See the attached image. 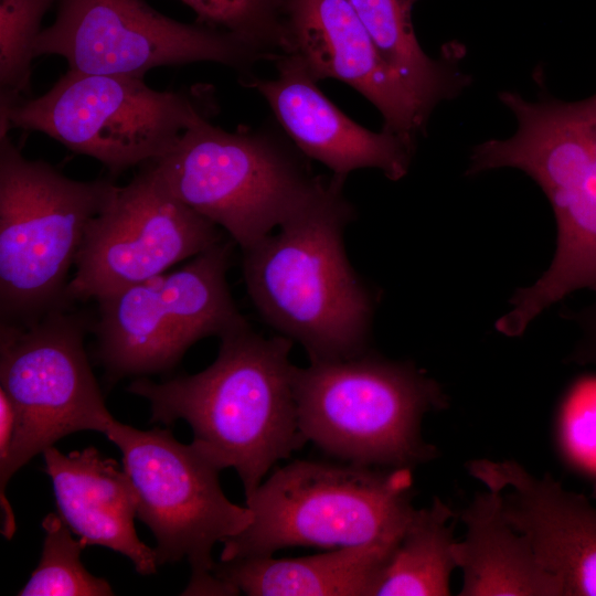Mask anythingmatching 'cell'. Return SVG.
Returning a JSON list of instances; mask_svg holds the SVG:
<instances>
[{"label":"cell","mask_w":596,"mask_h":596,"mask_svg":"<svg viewBox=\"0 0 596 596\" xmlns=\"http://www.w3.org/2000/svg\"><path fill=\"white\" fill-rule=\"evenodd\" d=\"M305 158L285 132L227 131L202 119L151 166L172 195L245 251L279 227L316 187L319 177Z\"/></svg>","instance_id":"ba28073f"},{"label":"cell","mask_w":596,"mask_h":596,"mask_svg":"<svg viewBox=\"0 0 596 596\" xmlns=\"http://www.w3.org/2000/svg\"><path fill=\"white\" fill-rule=\"evenodd\" d=\"M300 430L345 462L411 468L436 449L421 432L426 413L447 405L439 385L412 364L368 353L295 369Z\"/></svg>","instance_id":"5b68a950"},{"label":"cell","mask_w":596,"mask_h":596,"mask_svg":"<svg viewBox=\"0 0 596 596\" xmlns=\"http://www.w3.org/2000/svg\"><path fill=\"white\" fill-rule=\"evenodd\" d=\"M500 100L514 114L518 130L473 148L468 174L511 167L535 180L549 198L557 245L549 269L520 289L508 312L518 328L577 289L596 291V94L579 102H528L513 92Z\"/></svg>","instance_id":"3957f363"},{"label":"cell","mask_w":596,"mask_h":596,"mask_svg":"<svg viewBox=\"0 0 596 596\" xmlns=\"http://www.w3.org/2000/svg\"><path fill=\"white\" fill-rule=\"evenodd\" d=\"M34 57L57 55L87 74L143 78L156 67L217 63L249 75L264 58L234 35L171 19L145 0H58Z\"/></svg>","instance_id":"7c38bea8"},{"label":"cell","mask_w":596,"mask_h":596,"mask_svg":"<svg viewBox=\"0 0 596 596\" xmlns=\"http://www.w3.org/2000/svg\"><path fill=\"white\" fill-rule=\"evenodd\" d=\"M116 184L81 181L0 138V318L28 326L67 308L68 273Z\"/></svg>","instance_id":"52a82bcc"},{"label":"cell","mask_w":596,"mask_h":596,"mask_svg":"<svg viewBox=\"0 0 596 596\" xmlns=\"http://www.w3.org/2000/svg\"><path fill=\"white\" fill-rule=\"evenodd\" d=\"M408 468L296 460L246 499L252 523L226 539L221 562L294 546L397 545L414 511Z\"/></svg>","instance_id":"277c9868"},{"label":"cell","mask_w":596,"mask_h":596,"mask_svg":"<svg viewBox=\"0 0 596 596\" xmlns=\"http://www.w3.org/2000/svg\"><path fill=\"white\" fill-rule=\"evenodd\" d=\"M123 455L137 497V518L153 533L158 566L187 558L191 578L184 595H237L213 573L212 549L253 521V512L231 502L221 471L191 443L168 429L140 430L113 421L106 434Z\"/></svg>","instance_id":"9c48e42d"},{"label":"cell","mask_w":596,"mask_h":596,"mask_svg":"<svg viewBox=\"0 0 596 596\" xmlns=\"http://www.w3.org/2000/svg\"><path fill=\"white\" fill-rule=\"evenodd\" d=\"M220 242L182 267L97 299V358L109 380L164 372L196 341L248 326L226 280Z\"/></svg>","instance_id":"8fae6325"},{"label":"cell","mask_w":596,"mask_h":596,"mask_svg":"<svg viewBox=\"0 0 596 596\" xmlns=\"http://www.w3.org/2000/svg\"><path fill=\"white\" fill-rule=\"evenodd\" d=\"M579 318L584 324L585 338L577 351L578 360L596 364V304L579 315Z\"/></svg>","instance_id":"d4e9b609"},{"label":"cell","mask_w":596,"mask_h":596,"mask_svg":"<svg viewBox=\"0 0 596 596\" xmlns=\"http://www.w3.org/2000/svg\"><path fill=\"white\" fill-rule=\"evenodd\" d=\"M66 309L28 326L0 323V389L17 416L10 457L0 468L2 533L8 538L15 521L6 487L15 471L66 435H105L115 419L85 352L87 322Z\"/></svg>","instance_id":"30bf717a"},{"label":"cell","mask_w":596,"mask_h":596,"mask_svg":"<svg viewBox=\"0 0 596 596\" xmlns=\"http://www.w3.org/2000/svg\"><path fill=\"white\" fill-rule=\"evenodd\" d=\"M467 470L486 489L500 491L505 519L561 581L565 596H596V505L514 460L475 459Z\"/></svg>","instance_id":"9a60e30c"},{"label":"cell","mask_w":596,"mask_h":596,"mask_svg":"<svg viewBox=\"0 0 596 596\" xmlns=\"http://www.w3.org/2000/svg\"><path fill=\"white\" fill-rule=\"evenodd\" d=\"M456 521L457 513L437 497L429 507L415 509L374 596L450 595Z\"/></svg>","instance_id":"44dd1931"},{"label":"cell","mask_w":596,"mask_h":596,"mask_svg":"<svg viewBox=\"0 0 596 596\" xmlns=\"http://www.w3.org/2000/svg\"><path fill=\"white\" fill-rule=\"evenodd\" d=\"M280 54L306 67L316 81L351 86L383 117V130L416 146L429 115L391 70L349 0H286Z\"/></svg>","instance_id":"5bb4252c"},{"label":"cell","mask_w":596,"mask_h":596,"mask_svg":"<svg viewBox=\"0 0 596 596\" xmlns=\"http://www.w3.org/2000/svg\"><path fill=\"white\" fill-rule=\"evenodd\" d=\"M220 339L216 359L203 371L160 383L136 379L127 391L149 402L151 422L184 419L194 447L220 470L233 468L248 499L275 462L307 443L294 392L292 341L264 338L249 324Z\"/></svg>","instance_id":"6da1fadb"},{"label":"cell","mask_w":596,"mask_h":596,"mask_svg":"<svg viewBox=\"0 0 596 596\" xmlns=\"http://www.w3.org/2000/svg\"><path fill=\"white\" fill-rule=\"evenodd\" d=\"M396 546L364 544L297 558L220 561L213 573L249 596H374Z\"/></svg>","instance_id":"d6986e66"},{"label":"cell","mask_w":596,"mask_h":596,"mask_svg":"<svg viewBox=\"0 0 596 596\" xmlns=\"http://www.w3.org/2000/svg\"><path fill=\"white\" fill-rule=\"evenodd\" d=\"M221 235L145 164L130 182L115 187L89 222L65 300H97L146 281L222 242Z\"/></svg>","instance_id":"4fadbf2b"},{"label":"cell","mask_w":596,"mask_h":596,"mask_svg":"<svg viewBox=\"0 0 596 596\" xmlns=\"http://www.w3.org/2000/svg\"><path fill=\"white\" fill-rule=\"evenodd\" d=\"M45 532L38 567L20 589V596H109V583L91 574L81 562L87 544L73 539L72 531L58 513L42 521Z\"/></svg>","instance_id":"7402d4cb"},{"label":"cell","mask_w":596,"mask_h":596,"mask_svg":"<svg viewBox=\"0 0 596 596\" xmlns=\"http://www.w3.org/2000/svg\"><path fill=\"white\" fill-rule=\"evenodd\" d=\"M349 1L385 63L428 115L470 84L457 64L465 52L459 43H448L440 58H432L418 44L412 21L417 0Z\"/></svg>","instance_id":"ffe728a7"},{"label":"cell","mask_w":596,"mask_h":596,"mask_svg":"<svg viewBox=\"0 0 596 596\" xmlns=\"http://www.w3.org/2000/svg\"><path fill=\"white\" fill-rule=\"evenodd\" d=\"M196 22L230 33L267 58L280 54L286 0H180Z\"/></svg>","instance_id":"603a6c76"},{"label":"cell","mask_w":596,"mask_h":596,"mask_svg":"<svg viewBox=\"0 0 596 596\" xmlns=\"http://www.w3.org/2000/svg\"><path fill=\"white\" fill-rule=\"evenodd\" d=\"M347 179L319 180L279 226L243 252V276L257 312L300 343L310 362L368 351L373 298L350 264L344 231L354 219Z\"/></svg>","instance_id":"7a4b0ae2"},{"label":"cell","mask_w":596,"mask_h":596,"mask_svg":"<svg viewBox=\"0 0 596 596\" xmlns=\"http://www.w3.org/2000/svg\"><path fill=\"white\" fill-rule=\"evenodd\" d=\"M58 0H0L1 95L17 99L30 85L42 20Z\"/></svg>","instance_id":"cb8c5ba5"},{"label":"cell","mask_w":596,"mask_h":596,"mask_svg":"<svg viewBox=\"0 0 596 596\" xmlns=\"http://www.w3.org/2000/svg\"><path fill=\"white\" fill-rule=\"evenodd\" d=\"M457 515L466 526L453 547L462 572L459 596H565L561 581L505 519L500 491L476 493Z\"/></svg>","instance_id":"ac0fdd59"},{"label":"cell","mask_w":596,"mask_h":596,"mask_svg":"<svg viewBox=\"0 0 596 596\" xmlns=\"http://www.w3.org/2000/svg\"><path fill=\"white\" fill-rule=\"evenodd\" d=\"M217 110L207 85L153 89L141 77L70 70L43 95L0 98V138L10 128L42 132L117 175L167 153L192 125Z\"/></svg>","instance_id":"8992f818"},{"label":"cell","mask_w":596,"mask_h":596,"mask_svg":"<svg viewBox=\"0 0 596 596\" xmlns=\"http://www.w3.org/2000/svg\"><path fill=\"white\" fill-rule=\"evenodd\" d=\"M273 78L242 76L267 102L280 128L307 158L347 179L364 168L381 170L392 181L408 171L415 146L385 130L371 131L343 114L318 87L296 57L278 54Z\"/></svg>","instance_id":"2e32d148"},{"label":"cell","mask_w":596,"mask_h":596,"mask_svg":"<svg viewBox=\"0 0 596 596\" xmlns=\"http://www.w3.org/2000/svg\"><path fill=\"white\" fill-rule=\"evenodd\" d=\"M58 514L88 545H102L128 557L141 575L157 572L155 550L141 542L135 488L124 467L95 447L62 454L54 446L43 453Z\"/></svg>","instance_id":"e0dca14e"}]
</instances>
